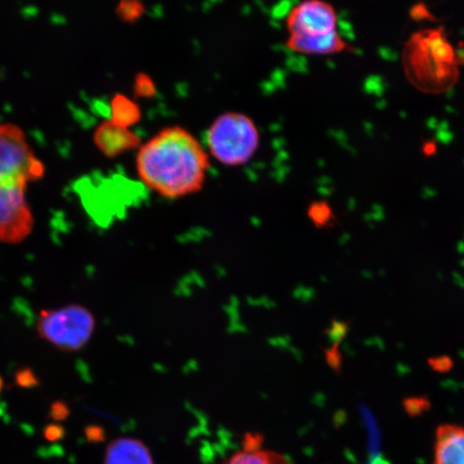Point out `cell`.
Instances as JSON below:
<instances>
[{
	"instance_id": "cell-1",
	"label": "cell",
	"mask_w": 464,
	"mask_h": 464,
	"mask_svg": "<svg viewBox=\"0 0 464 464\" xmlns=\"http://www.w3.org/2000/svg\"><path fill=\"white\" fill-rule=\"evenodd\" d=\"M136 166L145 187L172 200L203 188L210 158L193 133L181 126H169L139 148Z\"/></svg>"
},
{
	"instance_id": "cell-2",
	"label": "cell",
	"mask_w": 464,
	"mask_h": 464,
	"mask_svg": "<svg viewBox=\"0 0 464 464\" xmlns=\"http://www.w3.org/2000/svg\"><path fill=\"white\" fill-rule=\"evenodd\" d=\"M208 153L228 167L246 165L257 153L260 132L255 121L241 112L218 116L207 133Z\"/></svg>"
},
{
	"instance_id": "cell-3",
	"label": "cell",
	"mask_w": 464,
	"mask_h": 464,
	"mask_svg": "<svg viewBox=\"0 0 464 464\" xmlns=\"http://www.w3.org/2000/svg\"><path fill=\"white\" fill-rule=\"evenodd\" d=\"M95 317L80 304H71L40 313V338L63 352H77L89 343L95 332Z\"/></svg>"
},
{
	"instance_id": "cell-4",
	"label": "cell",
	"mask_w": 464,
	"mask_h": 464,
	"mask_svg": "<svg viewBox=\"0 0 464 464\" xmlns=\"http://www.w3.org/2000/svg\"><path fill=\"white\" fill-rule=\"evenodd\" d=\"M27 184L20 177L0 178V241L9 245L24 241L34 228L25 197Z\"/></svg>"
},
{
	"instance_id": "cell-5",
	"label": "cell",
	"mask_w": 464,
	"mask_h": 464,
	"mask_svg": "<svg viewBox=\"0 0 464 464\" xmlns=\"http://www.w3.org/2000/svg\"><path fill=\"white\" fill-rule=\"evenodd\" d=\"M44 174L43 162L29 147L24 131L14 124H0V177L19 176L34 182Z\"/></svg>"
},
{
	"instance_id": "cell-6",
	"label": "cell",
	"mask_w": 464,
	"mask_h": 464,
	"mask_svg": "<svg viewBox=\"0 0 464 464\" xmlns=\"http://www.w3.org/2000/svg\"><path fill=\"white\" fill-rule=\"evenodd\" d=\"M338 16L332 5L321 0H306L295 5L286 17L288 34L321 36L336 31Z\"/></svg>"
},
{
	"instance_id": "cell-7",
	"label": "cell",
	"mask_w": 464,
	"mask_h": 464,
	"mask_svg": "<svg viewBox=\"0 0 464 464\" xmlns=\"http://www.w3.org/2000/svg\"><path fill=\"white\" fill-rule=\"evenodd\" d=\"M94 142L98 150L109 159L141 147L140 138L137 133L115 125L112 121H103L97 127Z\"/></svg>"
},
{
	"instance_id": "cell-8",
	"label": "cell",
	"mask_w": 464,
	"mask_h": 464,
	"mask_svg": "<svg viewBox=\"0 0 464 464\" xmlns=\"http://www.w3.org/2000/svg\"><path fill=\"white\" fill-rule=\"evenodd\" d=\"M433 464H464V428L457 425L439 427Z\"/></svg>"
},
{
	"instance_id": "cell-9",
	"label": "cell",
	"mask_w": 464,
	"mask_h": 464,
	"mask_svg": "<svg viewBox=\"0 0 464 464\" xmlns=\"http://www.w3.org/2000/svg\"><path fill=\"white\" fill-rule=\"evenodd\" d=\"M286 46L295 53L304 55H327L339 53L346 49V44L338 32L321 34V36H297L288 34Z\"/></svg>"
},
{
	"instance_id": "cell-10",
	"label": "cell",
	"mask_w": 464,
	"mask_h": 464,
	"mask_svg": "<svg viewBox=\"0 0 464 464\" xmlns=\"http://www.w3.org/2000/svg\"><path fill=\"white\" fill-rule=\"evenodd\" d=\"M104 464H155L152 452L142 440L120 438L108 446Z\"/></svg>"
},
{
	"instance_id": "cell-11",
	"label": "cell",
	"mask_w": 464,
	"mask_h": 464,
	"mask_svg": "<svg viewBox=\"0 0 464 464\" xmlns=\"http://www.w3.org/2000/svg\"><path fill=\"white\" fill-rule=\"evenodd\" d=\"M223 464H292L280 452L264 450L259 434L248 433L243 449L232 454Z\"/></svg>"
},
{
	"instance_id": "cell-12",
	"label": "cell",
	"mask_w": 464,
	"mask_h": 464,
	"mask_svg": "<svg viewBox=\"0 0 464 464\" xmlns=\"http://www.w3.org/2000/svg\"><path fill=\"white\" fill-rule=\"evenodd\" d=\"M140 120L141 110L135 102L121 94L113 97L111 102L112 123L123 127V129H130Z\"/></svg>"
},
{
	"instance_id": "cell-13",
	"label": "cell",
	"mask_w": 464,
	"mask_h": 464,
	"mask_svg": "<svg viewBox=\"0 0 464 464\" xmlns=\"http://www.w3.org/2000/svg\"><path fill=\"white\" fill-rule=\"evenodd\" d=\"M145 13V7L139 2H121L116 8L120 19L126 23H135Z\"/></svg>"
},
{
	"instance_id": "cell-14",
	"label": "cell",
	"mask_w": 464,
	"mask_h": 464,
	"mask_svg": "<svg viewBox=\"0 0 464 464\" xmlns=\"http://www.w3.org/2000/svg\"><path fill=\"white\" fill-rule=\"evenodd\" d=\"M133 92L137 97L150 98L156 94L153 80L145 73H139L133 84Z\"/></svg>"
},
{
	"instance_id": "cell-15",
	"label": "cell",
	"mask_w": 464,
	"mask_h": 464,
	"mask_svg": "<svg viewBox=\"0 0 464 464\" xmlns=\"http://www.w3.org/2000/svg\"><path fill=\"white\" fill-rule=\"evenodd\" d=\"M309 214L313 222L318 226L327 224L333 217L332 208L324 202H317L311 206Z\"/></svg>"
},
{
	"instance_id": "cell-16",
	"label": "cell",
	"mask_w": 464,
	"mask_h": 464,
	"mask_svg": "<svg viewBox=\"0 0 464 464\" xmlns=\"http://www.w3.org/2000/svg\"><path fill=\"white\" fill-rule=\"evenodd\" d=\"M386 90L384 80L379 75L369 77L364 83V91L370 95L381 96Z\"/></svg>"
},
{
	"instance_id": "cell-17",
	"label": "cell",
	"mask_w": 464,
	"mask_h": 464,
	"mask_svg": "<svg viewBox=\"0 0 464 464\" xmlns=\"http://www.w3.org/2000/svg\"><path fill=\"white\" fill-rule=\"evenodd\" d=\"M411 19H414V20H423V19H428V20H433L432 19V15L430 13H429L427 7L425 5L423 4H419V5H414L413 8H411Z\"/></svg>"
},
{
	"instance_id": "cell-18",
	"label": "cell",
	"mask_w": 464,
	"mask_h": 464,
	"mask_svg": "<svg viewBox=\"0 0 464 464\" xmlns=\"http://www.w3.org/2000/svg\"><path fill=\"white\" fill-rule=\"evenodd\" d=\"M439 140L444 144H448L452 140L454 135L448 129V125L446 123L440 124L438 127V135Z\"/></svg>"
},
{
	"instance_id": "cell-19",
	"label": "cell",
	"mask_w": 464,
	"mask_h": 464,
	"mask_svg": "<svg viewBox=\"0 0 464 464\" xmlns=\"http://www.w3.org/2000/svg\"><path fill=\"white\" fill-rule=\"evenodd\" d=\"M45 437L48 440H55L63 437V430L60 427L52 426L46 429Z\"/></svg>"
},
{
	"instance_id": "cell-20",
	"label": "cell",
	"mask_w": 464,
	"mask_h": 464,
	"mask_svg": "<svg viewBox=\"0 0 464 464\" xmlns=\"http://www.w3.org/2000/svg\"><path fill=\"white\" fill-rule=\"evenodd\" d=\"M87 438L92 440V442H100L103 439L102 431L97 428L87 429Z\"/></svg>"
},
{
	"instance_id": "cell-21",
	"label": "cell",
	"mask_w": 464,
	"mask_h": 464,
	"mask_svg": "<svg viewBox=\"0 0 464 464\" xmlns=\"http://www.w3.org/2000/svg\"><path fill=\"white\" fill-rule=\"evenodd\" d=\"M380 54L384 60L394 61L397 60V53L390 48H381Z\"/></svg>"
},
{
	"instance_id": "cell-22",
	"label": "cell",
	"mask_w": 464,
	"mask_h": 464,
	"mask_svg": "<svg viewBox=\"0 0 464 464\" xmlns=\"http://www.w3.org/2000/svg\"><path fill=\"white\" fill-rule=\"evenodd\" d=\"M435 150H437V147H435L433 142H428L425 144V148H423V150H425L427 155H432L435 152Z\"/></svg>"
},
{
	"instance_id": "cell-23",
	"label": "cell",
	"mask_w": 464,
	"mask_h": 464,
	"mask_svg": "<svg viewBox=\"0 0 464 464\" xmlns=\"http://www.w3.org/2000/svg\"><path fill=\"white\" fill-rule=\"evenodd\" d=\"M372 464H388L387 461L382 460V458H376Z\"/></svg>"
}]
</instances>
